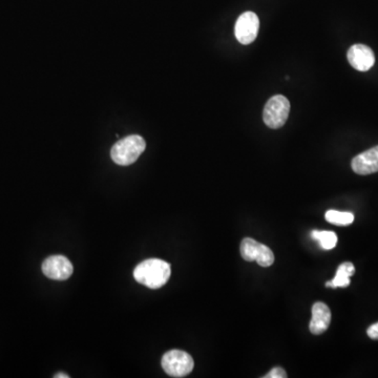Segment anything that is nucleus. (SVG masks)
Segmentation results:
<instances>
[{"instance_id": "obj_1", "label": "nucleus", "mask_w": 378, "mask_h": 378, "mask_svg": "<svg viewBox=\"0 0 378 378\" xmlns=\"http://www.w3.org/2000/svg\"><path fill=\"white\" fill-rule=\"evenodd\" d=\"M172 269L165 260L150 258L139 264L134 270V278L138 283L150 289L163 287L170 278Z\"/></svg>"}, {"instance_id": "obj_2", "label": "nucleus", "mask_w": 378, "mask_h": 378, "mask_svg": "<svg viewBox=\"0 0 378 378\" xmlns=\"http://www.w3.org/2000/svg\"><path fill=\"white\" fill-rule=\"evenodd\" d=\"M146 143L138 135L125 137L113 145L111 150V159L116 164L121 166L131 165L138 160L144 152Z\"/></svg>"}, {"instance_id": "obj_3", "label": "nucleus", "mask_w": 378, "mask_h": 378, "mask_svg": "<svg viewBox=\"0 0 378 378\" xmlns=\"http://www.w3.org/2000/svg\"><path fill=\"white\" fill-rule=\"evenodd\" d=\"M162 368L172 377H184L191 374L195 362L187 352L182 350H170L162 357Z\"/></svg>"}, {"instance_id": "obj_4", "label": "nucleus", "mask_w": 378, "mask_h": 378, "mask_svg": "<svg viewBox=\"0 0 378 378\" xmlns=\"http://www.w3.org/2000/svg\"><path fill=\"white\" fill-rule=\"evenodd\" d=\"M289 111V100L283 95L273 96L268 100L264 109V122L270 129H281L287 121Z\"/></svg>"}, {"instance_id": "obj_5", "label": "nucleus", "mask_w": 378, "mask_h": 378, "mask_svg": "<svg viewBox=\"0 0 378 378\" xmlns=\"http://www.w3.org/2000/svg\"><path fill=\"white\" fill-rule=\"evenodd\" d=\"M241 256L247 262L256 260L262 267H269L274 263V254L269 247L260 244L252 238L242 241L240 247Z\"/></svg>"}, {"instance_id": "obj_6", "label": "nucleus", "mask_w": 378, "mask_h": 378, "mask_svg": "<svg viewBox=\"0 0 378 378\" xmlns=\"http://www.w3.org/2000/svg\"><path fill=\"white\" fill-rule=\"evenodd\" d=\"M260 29V21L254 12H245L239 17L234 25V35L239 42L250 44L256 40Z\"/></svg>"}, {"instance_id": "obj_7", "label": "nucleus", "mask_w": 378, "mask_h": 378, "mask_svg": "<svg viewBox=\"0 0 378 378\" xmlns=\"http://www.w3.org/2000/svg\"><path fill=\"white\" fill-rule=\"evenodd\" d=\"M42 271L49 279L54 281H66L72 275L74 268L66 256H52L43 262Z\"/></svg>"}, {"instance_id": "obj_8", "label": "nucleus", "mask_w": 378, "mask_h": 378, "mask_svg": "<svg viewBox=\"0 0 378 378\" xmlns=\"http://www.w3.org/2000/svg\"><path fill=\"white\" fill-rule=\"evenodd\" d=\"M349 64L360 72H367L375 64L373 51L365 44H354L349 49Z\"/></svg>"}, {"instance_id": "obj_9", "label": "nucleus", "mask_w": 378, "mask_h": 378, "mask_svg": "<svg viewBox=\"0 0 378 378\" xmlns=\"http://www.w3.org/2000/svg\"><path fill=\"white\" fill-rule=\"evenodd\" d=\"M352 170L355 174L367 176L378 172V145L366 150L352 160Z\"/></svg>"}, {"instance_id": "obj_10", "label": "nucleus", "mask_w": 378, "mask_h": 378, "mask_svg": "<svg viewBox=\"0 0 378 378\" xmlns=\"http://www.w3.org/2000/svg\"><path fill=\"white\" fill-rule=\"evenodd\" d=\"M331 323V311L326 303L317 301L312 307V319H311L309 329L314 336L323 334L328 330Z\"/></svg>"}, {"instance_id": "obj_11", "label": "nucleus", "mask_w": 378, "mask_h": 378, "mask_svg": "<svg viewBox=\"0 0 378 378\" xmlns=\"http://www.w3.org/2000/svg\"><path fill=\"white\" fill-rule=\"evenodd\" d=\"M355 273V267L350 262L340 264L332 281L327 282L328 288H346L350 285V278Z\"/></svg>"}, {"instance_id": "obj_12", "label": "nucleus", "mask_w": 378, "mask_h": 378, "mask_svg": "<svg viewBox=\"0 0 378 378\" xmlns=\"http://www.w3.org/2000/svg\"><path fill=\"white\" fill-rule=\"evenodd\" d=\"M311 237L313 240L317 241L325 250L333 249L338 244V236L333 231L313 230Z\"/></svg>"}, {"instance_id": "obj_13", "label": "nucleus", "mask_w": 378, "mask_h": 378, "mask_svg": "<svg viewBox=\"0 0 378 378\" xmlns=\"http://www.w3.org/2000/svg\"><path fill=\"white\" fill-rule=\"evenodd\" d=\"M327 222L338 226H348L354 221V215L351 213H342L338 211H328L325 215Z\"/></svg>"}, {"instance_id": "obj_14", "label": "nucleus", "mask_w": 378, "mask_h": 378, "mask_svg": "<svg viewBox=\"0 0 378 378\" xmlns=\"http://www.w3.org/2000/svg\"><path fill=\"white\" fill-rule=\"evenodd\" d=\"M287 377V373H286L285 370L281 367H275L267 374V375L264 376V378H286Z\"/></svg>"}, {"instance_id": "obj_15", "label": "nucleus", "mask_w": 378, "mask_h": 378, "mask_svg": "<svg viewBox=\"0 0 378 378\" xmlns=\"http://www.w3.org/2000/svg\"><path fill=\"white\" fill-rule=\"evenodd\" d=\"M367 334L371 340H378V323L372 325V326L368 328Z\"/></svg>"}, {"instance_id": "obj_16", "label": "nucleus", "mask_w": 378, "mask_h": 378, "mask_svg": "<svg viewBox=\"0 0 378 378\" xmlns=\"http://www.w3.org/2000/svg\"><path fill=\"white\" fill-rule=\"evenodd\" d=\"M70 376L68 375V374L64 373H59L57 374V375H55V378H68Z\"/></svg>"}]
</instances>
